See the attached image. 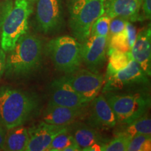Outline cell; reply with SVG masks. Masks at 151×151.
Returning a JSON list of instances; mask_svg holds the SVG:
<instances>
[{
  "label": "cell",
  "instance_id": "6da1fadb",
  "mask_svg": "<svg viewBox=\"0 0 151 151\" xmlns=\"http://www.w3.org/2000/svg\"><path fill=\"white\" fill-rule=\"evenodd\" d=\"M41 109V99L36 92L10 86L0 87V124L6 129L24 125Z\"/></svg>",
  "mask_w": 151,
  "mask_h": 151
},
{
  "label": "cell",
  "instance_id": "7a4b0ae2",
  "mask_svg": "<svg viewBox=\"0 0 151 151\" xmlns=\"http://www.w3.org/2000/svg\"><path fill=\"white\" fill-rule=\"evenodd\" d=\"M7 52L5 76L15 81L30 78L42 65L43 41L33 34L26 33Z\"/></svg>",
  "mask_w": 151,
  "mask_h": 151
},
{
  "label": "cell",
  "instance_id": "3957f363",
  "mask_svg": "<svg viewBox=\"0 0 151 151\" xmlns=\"http://www.w3.org/2000/svg\"><path fill=\"white\" fill-rule=\"evenodd\" d=\"M116 117L117 124L129 123L148 113L150 107V91L102 93Z\"/></svg>",
  "mask_w": 151,
  "mask_h": 151
},
{
  "label": "cell",
  "instance_id": "277c9868",
  "mask_svg": "<svg viewBox=\"0 0 151 151\" xmlns=\"http://www.w3.org/2000/svg\"><path fill=\"white\" fill-rule=\"evenodd\" d=\"M106 0H67L69 25L80 43L90 37L92 24L105 13Z\"/></svg>",
  "mask_w": 151,
  "mask_h": 151
},
{
  "label": "cell",
  "instance_id": "5b68a950",
  "mask_svg": "<svg viewBox=\"0 0 151 151\" xmlns=\"http://www.w3.org/2000/svg\"><path fill=\"white\" fill-rule=\"evenodd\" d=\"M43 52L58 71L69 74L81 67V43L75 37L63 35L50 39Z\"/></svg>",
  "mask_w": 151,
  "mask_h": 151
},
{
  "label": "cell",
  "instance_id": "8992f818",
  "mask_svg": "<svg viewBox=\"0 0 151 151\" xmlns=\"http://www.w3.org/2000/svg\"><path fill=\"white\" fill-rule=\"evenodd\" d=\"M33 11L27 0H14V6L1 27L0 46L6 52L11 50L17 41L27 33L28 22Z\"/></svg>",
  "mask_w": 151,
  "mask_h": 151
},
{
  "label": "cell",
  "instance_id": "52a82bcc",
  "mask_svg": "<svg viewBox=\"0 0 151 151\" xmlns=\"http://www.w3.org/2000/svg\"><path fill=\"white\" fill-rule=\"evenodd\" d=\"M104 81L102 93L150 91V82L148 76L133 58L127 67L105 78Z\"/></svg>",
  "mask_w": 151,
  "mask_h": 151
},
{
  "label": "cell",
  "instance_id": "ba28073f",
  "mask_svg": "<svg viewBox=\"0 0 151 151\" xmlns=\"http://www.w3.org/2000/svg\"><path fill=\"white\" fill-rule=\"evenodd\" d=\"M62 78L88 102L99 94L104 83L102 74L80 68L73 73L65 74Z\"/></svg>",
  "mask_w": 151,
  "mask_h": 151
},
{
  "label": "cell",
  "instance_id": "9c48e42d",
  "mask_svg": "<svg viewBox=\"0 0 151 151\" xmlns=\"http://www.w3.org/2000/svg\"><path fill=\"white\" fill-rule=\"evenodd\" d=\"M36 20L41 32L55 34L63 27V11L61 0H37Z\"/></svg>",
  "mask_w": 151,
  "mask_h": 151
},
{
  "label": "cell",
  "instance_id": "30bf717a",
  "mask_svg": "<svg viewBox=\"0 0 151 151\" xmlns=\"http://www.w3.org/2000/svg\"><path fill=\"white\" fill-rule=\"evenodd\" d=\"M86 122L98 130H108L117 124L116 117L103 94H98L87 106Z\"/></svg>",
  "mask_w": 151,
  "mask_h": 151
},
{
  "label": "cell",
  "instance_id": "8fae6325",
  "mask_svg": "<svg viewBox=\"0 0 151 151\" xmlns=\"http://www.w3.org/2000/svg\"><path fill=\"white\" fill-rule=\"evenodd\" d=\"M109 38L90 36L81 43V60L87 69L99 73L106 60Z\"/></svg>",
  "mask_w": 151,
  "mask_h": 151
},
{
  "label": "cell",
  "instance_id": "7c38bea8",
  "mask_svg": "<svg viewBox=\"0 0 151 151\" xmlns=\"http://www.w3.org/2000/svg\"><path fill=\"white\" fill-rule=\"evenodd\" d=\"M48 102L75 109H86L90 103L77 93L62 77L54 80L50 85Z\"/></svg>",
  "mask_w": 151,
  "mask_h": 151
},
{
  "label": "cell",
  "instance_id": "4fadbf2b",
  "mask_svg": "<svg viewBox=\"0 0 151 151\" xmlns=\"http://www.w3.org/2000/svg\"><path fill=\"white\" fill-rule=\"evenodd\" d=\"M28 130L29 141L25 151H47L52 139L67 130V126H58L41 121Z\"/></svg>",
  "mask_w": 151,
  "mask_h": 151
},
{
  "label": "cell",
  "instance_id": "5bb4252c",
  "mask_svg": "<svg viewBox=\"0 0 151 151\" xmlns=\"http://www.w3.org/2000/svg\"><path fill=\"white\" fill-rule=\"evenodd\" d=\"M86 109H75L48 103L42 113L43 121L58 126H67L83 118Z\"/></svg>",
  "mask_w": 151,
  "mask_h": 151
},
{
  "label": "cell",
  "instance_id": "9a60e30c",
  "mask_svg": "<svg viewBox=\"0 0 151 151\" xmlns=\"http://www.w3.org/2000/svg\"><path fill=\"white\" fill-rule=\"evenodd\" d=\"M141 0H106L104 14L111 18L120 17L129 22L143 20Z\"/></svg>",
  "mask_w": 151,
  "mask_h": 151
},
{
  "label": "cell",
  "instance_id": "2e32d148",
  "mask_svg": "<svg viewBox=\"0 0 151 151\" xmlns=\"http://www.w3.org/2000/svg\"><path fill=\"white\" fill-rule=\"evenodd\" d=\"M132 58L148 76L151 75V31L148 26L137 35L131 49Z\"/></svg>",
  "mask_w": 151,
  "mask_h": 151
},
{
  "label": "cell",
  "instance_id": "e0dca14e",
  "mask_svg": "<svg viewBox=\"0 0 151 151\" xmlns=\"http://www.w3.org/2000/svg\"><path fill=\"white\" fill-rule=\"evenodd\" d=\"M67 131L72 135L76 143L83 151L94 143H104L109 141L101 135L99 130L78 120L69 124Z\"/></svg>",
  "mask_w": 151,
  "mask_h": 151
},
{
  "label": "cell",
  "instance_id": "ac0fdd59",
  "mask_svg": "<svg viewBox=\"0 0 151 151\" xmlns=\"http://www.w3.org/2000/svg\"><path fill=\"white\" fill-rule=\"evenodd\" d=\"M114 135L122 134L132 138L137 134H151V120L146 113L140 118L129 123L117 124Z\"/></svg>",
  "mask_w": 151,
  "mask_h": 151
},
{
  "label": "cell",
  "instance_id": "d6986e66",
  "mask_svg": "<svg viewBox=\"0 0 151 151\" xmlns=\"http://www.w3.org/2000/svg\"><path fill=\"white\" fill-rule=\"evenodd\" d=\"M137 35L136 27L131 22L127 21L123 31L109 38L107 48L116 49L122 52L131 51Z\"/></svg>",
  "mask_w": 151,
  "mask_h": 151
},
{
  "label": "cell",
  "instance_id": "ffe728a7",
  "mask_svg": "<svg viewBox=\"0 0 151 151\" xmlns=\"http://www.w3.org/2000/svg\"><path fill=\"white\" fill-rule=\"evenodd\" d=\"M29 141L27 128L23 125L7 129L3 150L25 151Z\"/></svg>",
  "mask_w": 151,
  "mask_h": 151
},
{
  "label": "cell",
  "instance_id": "44dd1931",
  "mask_svg": "<svg viewBox=\"0 0 151 151\" xmlns=\"http://www.w3.org/2000/svg\"><path fill=\"white\" fill-rule=\"evenodd\" d=\"M106 55L109 57V63L105 78L122 70L132 60L131 51L122 52L113 48H107Z\"/></svg>",
  "mask_w": 151,
  "mask_h": 151
},
{
  "label": "cell",
  "instance_id": "7402d4cb",
  "mask_svg": "<svg viewBox=\"0 0 151 151\" xmlns=\"http://www.w3.org/2000/svg\"><path fill=\"white\" fill-rule=\"evenodd\" d=\"M127 151L151 150V134H137L132 137L128 143Z\"/></svg>",
  "mask_w": 151,
  "mask_h": 151
},
{
  "label": "cell",
  "instance_id": "603a6c76",
  "mask_svg": "<svg viewBox=\"0 0 151 151\" xmlns=\"http://www.w3.org/2000/svg\"><path fill=\"white\" fill-rule=\"evenodd\" d=\"M74 143H76L74 139L67 130L58 134L52 139L48 151H63L67 147Z\"/></svg>",
  "mask_w": 151,
  "mask_h": 151
},
{
  "label": "cell",
  "instance_id": "cb8c5ba5",
  "mask_svg": "<svg viewBox=\"0 0 151 151\" xmlns=\"http://www.w3.org/2000/svg\"><path fill=\"white\" fill-rule=\"evenodd\" d=\"M111 19L105 14L98 18L92 24L90 36L108 37Z\"/></svg>",
  "mask_w": 151,
  "mask_h": 151
},
{
  "label": "cell",
  "instance_id": "d4e9b609",
  "mask_svg": "<svg viewBox=\"0 0 151 151\" xmlns=\"http://www.w3.org/2000/svg\"><path fill=\"white\" fill-rule=\"evenodd\" d=\"M131 138L122 134H116L111 140L103 145L102 151H126Z\"/></svg>",
  "mask_w": 151,
  "mask_h": 151
},
{
  "label": "cell",
  "instance_id": "484cf974",
  "mask_svg": "<svg viewBox=\"0 0 151 151\" xmlns=\"http://www.w3.org/2000/svg\"><path fill=\"white\" fill-rule=\"evenodd\" d=\"M127 20L125 19L120 18V17H116L111 19L110 25H109V32L108 38L113 37V35L121 32L124 29Z\"/></svg>",
  "mask_w": 151,
  "mask_h": 151
},
{
  "label": "cell",
  "instance_id": "4316f807",
  "mask_svg": "<svg viewBox=\"0 0 151 151\" xmlns=\"http://www.w3.org/2000/svg\"><path fill=\"white\" fill-rule=\"evenodd\" d=\"M14 0H0V32L5 19L14 6Z\"/></svg>",
  "mask_w": 151,
  "mask_h": 151
},
{
  "label": "cell",
  "instance_id": "83f0119b",
  "mask_svg": "<svg viewBox=\"0 0 151 151\" xmlns=\"http://www.w3.org/2000/svg\"><path fill=\"white\" fill-rule=\"evenodd\" d=\"M141 9L142 10L143 20H150L151 17V0H141Z\"/></svg>",
  "mask_w": 151,
  "mask_h": 151
},
{
  "label": "cell",
  "instance_id": "f1b7e54d",
  "mask_svg": "<svg viewBox=\"0 0 151 151\" xmlns=\"http://www.w3.org/2000/svg\"><path fill=\"white\" fill-rule=\"evenodd\" d=\"M6 61V54L0 46V78L4 74Z\"/></svg>",
  "mask_w": 151,
  "mask_h": 151
},
{
  "label": "cell",
  "instance_id": "f546056e",
  "mask_svg": "<svg viewBox=\"0 0 151 151\" xmlns=\"http://www.w3.org/2000/svg\"><path fill=\"white\" fill-rule=\"evenodd\" d=\"M7 129L0 124V150H3Z\"/></svg>",
  "mask_w": 151,
  "mask_h": 151
},
{
  "label": "cell",
  "instance_id": "4dcf8cb0",
  "mask_svg": "<svg viewBox=\"0 0 151 151\" xmlns=\"http://www.w3.org/2000/svg\"><path fill=\"white\" fill-rule=\"evenodd\" d=\"M82 150L80 146H78L77 143H74V144L71 145V146L67 147V148L64 149L63 151H81Z\"/></svg>",
  "mask_w": 151,
  "mask_h": 151
},
{
  "label": "cell",
  "instance_id": "1f68e13d",
  "mask_svg": "<svg viewBox=\"0 0 151 151\" xmlns=\"http://www.w3.org/2000/svg\"><path fill=\"white\" fill-rule=\"evenodd\" d=\"M28 2L29 3V4L32 6H33L34 5H35V4L36 3V1H37V0H27Z\"/></svg>",
  "mask_w": 151,
  "mask_h": 151
}]
</instances>
